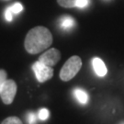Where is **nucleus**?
Returning <instances> with one entry per match:
<instances>
[{
    "label": "nucleus",
    "mask_w": 124,
    "mask_h": 124,
    "mask_svg": "<svg viewBox=\"0 0 124 124\" xmlns=\"http://www.w3.org/2000/svg\"><path fill=\"white\" fill-rule=\"evenodd\" d=\"M53 43V35L45 27H35L28 32L25 39V49L31 54H37L48 49Z\"/></svg>",
    "instance_id": "1"
},
{
    "label": "nucleus",
    "mask_w": 124,
    "mask_h": 124,
    "mask_svg": "<svg viewBox=\"0 0 124 124\" xmlns=\"http://www.w3.org/2000/svg\"><path fill=\"white\" fill-rule=\"evenodd\" d=\"M82 67V60L79 56H72L67 60L60 71L61 80L67 82L74 78Z\"/></svg>",
    "instance_id": "2"
},
{
    "label": "nucleus",
    "mask_w": 124,
    "mask_h": 124,
    "mask_svg": "<svg viewBox=\"0 0 124 124\" xmlns=\"http://www.w3.org/2000/svg\"><path fill=\"white\" fill-rule=\"evenodd\" d=\"M17 84L12 79H7L5 81L4 85H2V88L0 91V97L4 104L10 105L13 102L15 96L17 94Z\"/></svg>",
    "instance_id": "3"
},
{
    "label": "nucleus",
    "mask_w": 124,
    "mask_h": 124,
    "mask_svg": "<svg viewBox=\"0 0 124 124\" xmlns=\"http://www.w3.org/2000/svg\"><path fill=\"white\" fill-rule=\"evenodd\" d=\"M32 70L36 75L37 80L40 83L48 81L53 76V69L51 66H48L44 63L37 61L32 65Z\"/></svg>",
    "instance_id": "4"
},
{
    "label": "nucleus",
    "mask_w": 124,
    "mask_h": 124,
    "mask_svg": "<svg viewBox=\"0 0 124 124\" xmlns=\"http://www.w3.org/2000/svg\"><path fill=\"white\" fill-rule=\"evenodd\" d=\"M60 59H61V53L57 49L52 48L46 51L44 53H42L38 61H40V62L44 63L48 66L53 67L60 61Z\"/></svg>",
    "instance_id": "5"
},
{
    "label": "nucleus",
    "mask_w": 124,
    "mask_h": 124,
    "mask_svg": "<svg viewBox=\"0 0 124 124\" xmlns=\"http://www.w3.org/2000/svg\"><path fill=\"white\" fill-rule=\"evenodd\" d=\"M92 65H93V69L96 75L98 76H100V77H103L107 75L108 73V70H107V67L105 65L104 62L102 61L100 58H94L92 60Z\"/></svg>",
    "instance_id": "6"
},
{
    "label": "nucleus",
    "mask_w": 124,
    "mask_h": 124,
    "mask_svg": "<svg viewBox=\"0 0 124 124\" xmlns=\"http://www.w3.org/2000/svg\"><path fill=\"white\" fill-rule=\"evenodd\" d=\"M23 10V7L20 3H16L10 8H8L5 12V18L8 21H11L13 19V14H18Z\"/></svg>",
    "instance_id": "7"
},
{
    "label": "nucleus",
    "mask_w": 124,
    "mask_h": 124,
    "mask_svg": "<svg viewBox=\"0 0 124 124\" xmlns=\"http://www.w3.org/2000/svg\"><path fill=\"white\" fill-rule=\"evenodd\" d=\"M74 95H75V98H76V100L79 102L80 104L82 105H86L89 101V97L88 94L85 91L84 89H80L76 88L74 91Z\"/></svg>",
    "instance_id": "8"
},
{
    "label": "nucleus",
    "mask_w": 124,
    "mask_h": 124,
    "mask_svg": "<svg viewBox=\"0 0 124 124\" xmlns=\"http://www.w3.org/2000/svg\"><path fill=\"white\" fill-rule=\"evenodd\" d=\"M75 26V19L70 16H63L60 19V27L64 31L71 30Z\"/></svg>",
    "instance_id": "9"
},
{
    "label": "nucleus",
    "mask_w": 124,
    "mask_h": 124,
    "mask_svg": "<svg viewBox=\"0 0 124 124\" xmlns=\"http://www.w3.org/2000/svg\"><path fill=\"white\" fill-rule=\"evenodd\" d=\"M77 0H57V3L62 8H75Z\"/></svg>",
    "instance_id": "10"
},
{
    "label": "nucleus",
    "mask_w": 124,
    "mask_h": 124,
    "mask_svg": "<svg viewBox=\"0 0 124 124\" xmlns=\"http://www.w3.org/2000/svg\"><path fill=\"white\" fill-rule=\"evenodd\" d=\"M1 124H23L21 120L18 117H8L5 119Z\"/></svg>",
    "instance_id": "11"
},
{
    "label": "nucleus",
    "mask_w": 124,
    "mask_h": 124,
    "mask_svg": "<svg viewBox=\"0 0 124 124\" xmlns=\"http://www.w3.org/2000/svg\"><path fill=\"white\" fill-rule=\"evenodd\" d=\"M49 110L47 108H41V109H40L39 113H38V118L40 120H46L49 118Z\"/></svg>",
    "instance_id": "12"
},
{
    "label": "nucleus",
    "mask_w": 124,
    "mask_h": 124,
    "mask_svg": "<svg viewBox=\"0 0 124 124\" xmlns=\"http://www.w3.org/2000/svg\"><path fill=\"white\" fill-rule=\"evenodd\" d=\"M27 121L29 124H36L37 123V116L33 112H29L27 114Z\"/></svg>",
    "instance_id": "13"
},
{
    "label": "nucleus",
    "mask_w": 124,
    "mask_h": 124,
    "mask_svg": "<svg viewBox=\"0 0 124 124\" xmlns=\"http://www.w3.org/2000/svg\"><path fill=\"white\" fill-rule=\"evenodd\" d=\"M89 3H90L89 0H77V2L75 4V7L79 8H86L88 6Z\"/></svg>",
    "instance_id": "14"
},
{
    "label": "nucleus",
    "mask_w": 124,
    "mask_h": 124,
    "mask_svg": "<svg viewBox=\"0 0 124 124\" xmlns=\"http://www.w3.org/2000/svg\"><path fill=\"white\" fill-rule=\"evenodd\" d=\"M7 80V72L5 70H0V91L2 88V85H4L5 81Z\"/></svg>",
    "instance_id": "15"
},
{
    "label": "nucleus",
    "mask_w": 124,
    "mask_h": 124,
    "mask_svg": "<svg viewBox=\"0 0 124 124\" xmlns=\"http://www.w3.org/2000/svg\"><path fill=\"white\" fill-rule=\"evenodd\" d=\"M120 124H124V121H123V122H121V123H120Z\"/></svg>",
    "instance_id": "16"
}]
</instances>
